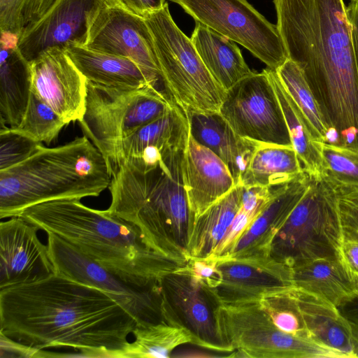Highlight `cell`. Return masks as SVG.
Returning a JSON list of instances; mask_svg holds the SVG:
<instances>
[{"mask_svg": "<svg viewBox=\"0 0 358 358\" xmlns=\"http://www.w3.org/2000/svg\"><path fill=\"white\" fill-rule=\"evenodd\" d=\"M137 324L104 291L57 272L0 289V333L36 349L120 358Z\"/></svg>", "mask_w": 358, "mask_h": 358, "instance_id": "cell-1", "label": "cell"}, {"mask_svg": "<svg viewBox=\"0 0 358 358\" xmlns=\"http://www.w3.org/2000/svg\"><path fill=\"white\" fill-rule=\"evenodd\" d=\"M288 59L303 71L339 145L358 149V69L343 0H273Z\"/></svg>", "mask_w": 358, "mask_h": 358, "instance_id": "cell-2", "label": "cell"}, {"mask_svg": "<svg viewBox=\"0 0 358 358\" xmlns=\"http://www.w3.org/2000/svg\"><path fill=\"white\" fill-rule=\"evenodd\" d=\"M19 216L57 235L123 281L141 287L159 285L184 265L154 250L133 224L84 205L80 199L36 204Z\"/></svg>", "mask_w": 358, "mask_h": 358, "instance_id": "cell-3", "label": "cell"}, {"mask_svg": "<svg viewBox=\"0 0 358 358\" xmlns=\"http://www.w3.org/2000/svg\"><path fill=\"white\" fill-rule=\"evenodd\" d=\"M184 150L147 171L121 164L110 169L108 213L135 225L154 250L187 265L195 223L184 187Z\"/></svg>", "mask_w": 358, "mask_h": 358, "instance_id": "cell-4", "label": "cell"}, {"mask_svg": "<svg viewBox=\"0 0 358 358\" xmlns=\"http://www.w3.org/2000/svg\"><path fill=\"white\" fill-rule=\"evenodd\" d=\"M107 161L85 136L55 148L42 145L26 160L0 171V218L59 199L98 196L109 187Z\"/></svg>", "mask_w": 358, "mask_h": 358, "instance_id": "cell-5", "label": "cell"}, {"mask_svg": "<svg viewBox=\"0 0 358 358\" xmlns=\"http://www.w3.org/2000/svg\"><path fill=\"white\" fill-rule=\"evenodd\" d=\"M343 236L335 187L310 176L308 189L274 236L269 255L289 268L320 259H341Z\"/></svg>", "mask_w": 358, "mask_h": 358, "instance_id": "cell-6", "label": "cell"}, {"mask_svg": "<svg viewBox=\"0 0 358 358\" xmlns=\"http://www.w3.org/2000/svg\"><path fill=\"white\" fill-rule=\"evenodd\" d=\"M143 18L154 40L168 94L184 110L220 111L227 91L206 69L191 38L175 23L168 3Z\"/></svg>", "mask_w": 358, "mask_h": 358, "instance_id": "cell-7", "label": "cell"}, {"mask_svg": "<svg viewBox=\"0 0 358 358\" xmlns=\"http://www.w3.org/2000/svg\"><path fill=\"white\" fill-rule=\"evenodd\" d=\"M176 102L153 87L120 89L87 80L85 112L80 128L104 155L138 128L166 113Z\"/></svg>", "mask_w": 358, "mask_h": 358, "instance_id": "cell-8", "label": "cell"}, {"mask_svg": "<svg viewBox=\"0 0 358 358\" xmlns=\"http://www.w3.org/2000/svg\"><path fill=\"white\" fill-rule=\"evenodd\" d=\"M218 322L234 357L251 358H347L313 339L279 329L259 301L221 304Z\"/></svg>", "mask_w": 358, "mask_h": 358, "instance_id": "cell-9", "label": "cell"}, {"mask_svg": "<svg viewBox=\"0 0 358 358\" xmlns=\"http://www.w3.org/2000/svg\"><path fill=\"white\" fill-rule=\"evenodd\" d=\"M188 15L230 38L276 70L288 55L276 24L268 22L247 0H170Z\"/></svg>", "mask_w": 358, "mask_h": 358, "instance_id": "cell-10", "label": "cell"}, {"mask_svg": "<svg viewBox=\"0 0 358 358\" xmlns=\"http://www.w3.org/2000/svg\"><path fill=\"white\" fill-rule=\"evenodd\" d=\"M159 286L166 323L189 331L192 345L219 353H230L234 357L235 351L224 341L218 322L221 303L210 287L187 265L164 275Z\"/></svg>", "mask_w": 358, "mask_h": 358, "instance_id": "cell-11", "label": "cell"}, {"mask_svg": "<svg viewBox=\"0 0 358 358\" xmlns=\"http://www.w3.org/2000/svg\"><path fill=\"white\" fill-rule=\"evenodd\" d=\"M47 234L55 272L104 291L133 315L137 325L164 322L159 285L141 287L127 283L57 235Z\"/></svg>", "mask_w": 358, "mask_h": 358, "instance_id": "cell-12", "label": "cell"}, {"mask_svg": "<svg viewBox=\"0 0 358 358\" xmlns=\"http://www.w3.org/2000/svg\"><path fill=\"white\" fill-rule=\"evenodd\" d=\"M220 113L240 136L292 146L279 100L266 69L227 90Z\"/></svg>", "mask_w": 358, "mask_h": 358, "instance_id": "cell-13", "label": "cell"}, {"mask_svg": "<svg viewBox=\"0 0 358 358\" xmlns=\"http://www.w3.org/2000/svg\"><path fill=\"white\" fill-rule=\"evenodd\" d=\"M85 47L131 59L165 90L147 23L143 17L127 11L114 0H110L99 11Z\"/></svg>", "mask_w": 358, "mask_h": 358, "instance_id": "cell-14", "label": "cell"}, {"mask_svg": "<svg viewBox=\"0 0 358 358\" xmlns=\"http://www.w3.org/2000/svg\"><path fill=\"white\" fill-rule=\"evenodd\" d=\"M110 0H55L36 22L19 36L17 48L29 62L51 48L86 46L91 27Z\"/></svg>", "mask_w": 358, "mask_h": 358, "instance_id": "cell-15", "label": "cell"}, {"mask_svg": "<svg viewBox=\"0 0 358 358\" xmlns=\"http://www.w3.org/2000/svg\"><path fill=\"white\" fill-rule=\"evenodd\" d=\"M189 136L186 113L176 103L162 116L115 142L103 157L110 169L127 164L147 171L156 166L164 157L185 150Z\"/></svg>", "mask_w": 358, "mask_h": 358, "instance_id": "cell-16", "label": "cell"}, {"mask_svg": "<svg viewBox=\"0 0 358 358\" xmlns=\"http://www.w3.org/2000/svg\"><path fill=\"white\" fill-rule=\"evenodd\" d=\"M215 259L220 277L212 289L221 304L259 301L294 287L292 268L270 255Z\"/></svg>", "mask_w": 358, "mask_h": 358, "instance_id": "cell-17", "label": "cell"}, {"mask_svg": "<svg viewBox=\"0 0 358 358\" xmlns=\"http://www.w3.org/2000/svg\"><path fill=\"white\" fill-rule=\"evenodd\" d=\"M31 91L66 122H80L85 114L87 79L64 50L51 48L30 62Z\"/></svg>", "mask_w": 358, "mask_h": 358, "instance_id": "cell-18", "label": "cell"}, {"mask_svg": "<svg viewBox=\"0 0 358 358\" xmlns=\"http://www.w3.org/2000/svg\"><path fill=\"white\" fill-rule=\"evenodd\" d=\"M39 228L22 216L0 223V289L43 279L55 273Z\"/></svg>", "mask_w": 358, "mask_h": 358, "instance_id": "cell-19", "label": "cell"}, {"mask_svg": "<svg viewBox=\"0 0 358 358\" xmlns=\"http://www.w3.org/2000/svg\"><path fill=\"white\" fill-rule=\"evenodd\" d=\"M310 180V176L304 171L292 180L274 186L273 196L267 206L223 257L269 255V248L274 236L303 196Z\"/></svg>", "mask_w": 358, "mask_h": 358, "instance_id": "cell-20", "label": "cell"}, {"mask_svg": "<svg viewBox=\"0 0 358 358\" xmlns=\"http://www.w3.org/2000/svg\"><path fill=\"white\" fill-rule=\"evenodd\" d=\"M182 174L195 219L237 185L225 163L190 134L183 153Z\"/></svg>", "mask_w": 358, "mask_h": 358, "instance_id": "cell-21", "label": "cell"}, {"mask_svg": "<svg viewBox=\"0 0 358 358\" xmlns=\"http://www.w3.org/2000/svg\"><path fill=\"white\" fill-rule=\"evenodd\" d=\"M185 112L190 135L225 163L238 185L257 142L238 135L220 111L186 110Z\"/></svg>", "mask_w": 358, "mask_h": 358, "instance_id": "cell-22", "label": "cell"}, {"mask_svg": "<svg viewBox=\"0 0 358 358\" xmlns=\"http://www.w3.org/2000/svg\"><path fill=\"white\" fill-rule=\"evenodd\" d=\"M19 37L1 31L0 122L10 128L21 122L32 87L31 64L17 48Z\"/></svg>", "mask_w": 358, "mask_h": 358, "instance_id": "cell-23", "label": "cell"}, {"mask_svg": "<svg viewBox=\"0 0 358 358\" xmlns=\"http://www.w3.org/2000/svg\"><path fill=\"white\" fill-rule=\"evenodd\" d=\"M64 52L87 80L92 83L120 89L153 87L166 92L130 59L80 45H69Z\"/></svg>", "mask_w": 358, "mask_h": 358, "instance_id": "cell-24", "label": "cell"}, {"mask_svg": "<svg viewBox=\"0 0 358 358\" xmlns=\"http://www.w3.org/2000/svg\"><path fill=\"white\" fill-rule=\"evenodd\" d=\"M292 294L308 336L347 358H356L351 324L338 307L294 287Z\"/></svg>", "mask_w": 358, "mask_h": 358, "instance_id": "cell-25", "label": "cell"}, {"mask_svg": "<svg viewBox=\"0 0 358 358\" xmlns=\"http://www.w3.org/2000/svg\"><path fill=\"white\" fill-rule=\"evenodd\" d=\"M294 288L339 307L358 294V279L341 259H320L292 268Z\"/></svg>", "mask_w": 358, "mask_h": 358, "instance_id": "cell-26", "label": "cell"}, {"mask_svg": "<svg viewBox=\"0 0 358 358\" xmlns=\"http://www.w3.org/2000/svg\"><path fill=\"white\" fill-rule=\"evenodd\" d=\"M190 38L206 69L226 91L255 73L230 38L196 22Z\"/></svg>", "mask_w": 358, "mask_h": 358, "instance_id": "cell-27", "label": "cell"}, {"mask_svg": "<svg viewBox=\"0 0 358 358\" xmlns=\"http://www.w3.org/2000/svg\"><path fill=\"white\" fill-rule=\"evenodd\" d=\"M241 195L242 186L237 185L196 219L188 245L189 259L213 255L241 208Z\"/></svg>", "mask_w": 358, "mask_h": 358, "instance_id": "cell-28", "label": "cell"}, {"mask_svg": "<svg viewBox=\"0 0 358 358\" xmlns=\"http://www.w3.org/2000/svg\"><path fill=\"white\" fill-rule=\"evenodd\" d=\"M304 171L293 146L257 142L238 185L243 187L279 185Z\"/></svg>", "mask_w": 358, "mask_h": 358, "instance_id": "cell-29", "label": "cell"}, {"mask_svg": "<svg viewBox=\"0 0 358 358\" xmlns=\"http://www.w3.org/2000/svg\"><path fill=\"white\" fill-rule=\"evenodd\" d=\"M266 70L283 112L292 146L305 171L310 176L322 177V158L318 143L313 138L302 113L285 89L275 70Z\"/></svg>", "mask_w": 358, "mask_h": 358, "instance_id": "cell-30", "label": "cell"}, {"mask_svg": "<svg viewBox=\"0 0 358 358\" xmlns=\"http://www.w3.org/2000/svg\"><path fill=\"white\" fill-rule=\"evenodd\" d=\"M134 340L120 352V358H168L177 348L192 343L189 331L164 322L136 325Z\"/></svg>", "mask_w": 358, "mask_h": 358, "instance_id": "cell-31", "label": "cell"}, {"mask_svg": "<svg viewBox=\"0 0 358 358\" xmlns=\"http://www.w3.org/2000/svg\"><path fill=\"white\" fill-rule=\"evenodd\" d=\"M275 71L302 113L314 140L328 143L330 128L303 71L294 61L287 59Z\"/></svg>", "mask_w": 358, "mask_h": 358, "instance_id": "cell-32", "label": "cell"}, {"mask_svg": "<svg viewBox=\"0 0 358 358\" xmlns=\"http://www.w3.org/2000/svg\"><path fill=\"white\" fill-rule=\"evenodd\" d=\"M62 118L32 91L20 124L14 131L40 143L50 144L66 125Z\"/></svg>", "mask_w": 358, "mask_h": 358, "instance_id": "cell-33", "label": "cell"}, {"mask_svg": "<svg viewBox=\"0 0 358 358\" xmlns=\"http://www.w3.org/2000/svg\"><path fill=\"white\" fill-rule=\"evenodd\" d=\"M322 158V177L335 188L358 189V149L318 143Z\"/></svg>", "mask_w": 358, "mask_h": 358, "instance_id": "cell-34", "label": "cell"}, {"mask_svg": "<svg viewBox=\"0 0 358 358\" xmlns=\"http://www.w3.org/2000/svg\"><path fill=\"white\" fill-rule=\"evenodd\" d=\"M292 289L266 295L259 303L279 329L290 334L310 338L294 298Z\"/></svg>", "mask_w": 358, "mask_h": 358, "instance_id": "cell-35", "label": "cell"}, {"mask_svg": "<svg viewBox=\"0 0 358 358\" xmlns=\"http://www.w3.org/2000/svg\"><path fill=\"white\" fill-rule=\"evenodd\" d=\"M55 0H0V31L20 36L38 20Z\"/></svg>", "mask_w": 358, "mask_h": 358, "instance_id": "cell-36", "label": "cell"}, {"mask_svg": "<svg viewBox=\"0 0 358 358\" xmlns=\"http://www.w3.org/2000/svg\"><path fill=\"white\" fill-rule=\"evenodd\" d=\"M42 145V143L17 133L10 127L1 123L0 171L26 160Z\"/></svg>", "mask_w": 358, "mask_h": 358, "instance_id": "cell-37", "label": "cell"}, {"mask_svg": "<svg viewBox=\"0 0 358 358\" xmlns=\"http://www.w3.org/2000/svg\"><path fill=\"white\" fill-rule=\"evenodd\" d=\"M335 189L343 241L358 243V189Z\"/></svg>", "mask_w": 358, "mask_h": 358, "instance_id": "cell-38", "label": "cell"}, {"mask_svg": "<svg viewBox=\"0 0 358 358\" xmlns=\"http://www.w3.org/2000/svg\"><path fill=\"white\" fill-rule=\"evenodd\" d=\"M0 357H45L43 350H39L15 341L0 333Z\"/></svg>", "mask_w": 358, "mask_h": 358, "instance_id": "cell-39", "label": "cell"}, {"mask_svg": "<svg viewBox=\"0 0 358 358\" xmlns=\"http://www.w3.org/2000/svg\"><path fill=\"white\" fill-rule=\"evenodd\" d=\"M127 11L143 17L145 15L162 10L166 0H114Z\"/></svg>", "mask_w": 358, "mask_h": 358, "instance_id": "cell-40", "label": "cell"}, {"mask_svg": "<svg viewBox=\"0 0 358 358\" xmlns=\"http://www.w3.org/2000/svg\"><path fill=\"white\" fill-rule=\"evenodd\" d=\"M340 256L348 271L358 279V243L343 241Z\"/></svg>", "mask_w": 358, "mask_h": 358, "instance_id": "cell-41", "label": "cell"}, {"mask_svg": "<svg viewBox=\"0 0 358 358\" xmlns=\"http://www.w3.org/2000/svg\"><path fill=\"white\" fill-rule=\"evenodd\" d=\"M346 13L350 25L352 46L358 69V2L351 1L346 7Z\"/></svg>", "mask_w": 358, "mask_h": 358, "instance_id": "cell-42", "label": "cell"}, {"mask_svg": "<svg viewBox=\"0 0 358 358\" xmlns=\"http://www.w3.org/2000/svg\"><path fill=\"white\" fill-rule=\"evenodd\" d=\"M338 308L351 325L358 327V295L340 306Z\"/></svg>", "mask_w": 358, "mask_h": 358, "instance_id": "cell-43", "label": "cell"}, {"mask_svg": "<svg viewBox=\"0 0 358 358\" xmlns=\"http://www.w3.org/2000/svg\"><path fill=\"white\" fill-rule=\"evenodd\" d=\"M353 334L355 354L358 357V327L351 325Z\"/></svg>", "mask_w": 358, "mask_h": 358, "instance_id": "cell-44", "label": "cell"}, {"mask_svg": "<svg viewBox=\"0 0 358 358\" xmlns=\"http://www.w3.org/2000/svg\"><path fill=\"white\" fill-rule=\"evenodd\" d=\"M350 1H355V2H358V0H350Z\"/></svg>", "mask_w": 358, "mask_h": 358, "instance_id": "cell-45", "label": "cell"}, {"mask_svg": "<svg viewBox=\"0 0 358 358\" xmlns=\"http://www.w3.org/2000/svg\"><path fill=\"white\" fill-rule=\"evenodd\" d=\"M358 295V294H357Z\"/></svg>", "mask_w": 358, "mask_h": 358, "instance_id": "cell-46", "label": "cell"}]
</instances>
